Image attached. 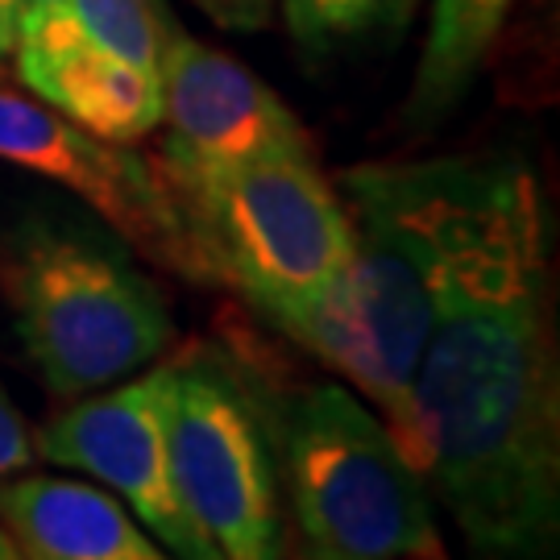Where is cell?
Instances as JSON below:
<instances>
[{
    "label": "cell",
    "instance_id": "6da1fadb",
    "mask_svg": "<svg viewBox=\"0 0 560 560\" xmlns=\"http://www.w3.org/2000/svg\"><path fill=\"white\" fill-rule=\"evenodd\" d=\"M465 540L536 560L560 527V399L536 179L494 162L448 258L436 324L390 432Z\"/></svg>",
    "mask_w": 560,
    "mask_h": 560
},
{
    "label": "cell",
    "instance_id": "7a4b0ae2",
    "mask_svg": "<svg viewBox=\"0 0 560 560\" xmlns=\"http://www.w3.org/2000/svg\"><path fill=\"white\" fill-rule=\"evenodd\" d=\"M490 171L486 159L353 166L340 179L353 258L320 303L282 324L287 337L353 382L390 432L407 420L448 258Z\"/></svg>",
    "mask_w": 560,
    "mask_h": 560
},
{
    "label": "cell",
    "instance_id": "3957f363",
    "mask_svg": "<svg viewBox=\"0 0 560 560\" xmlns=\"http://www.w3.org/2000/svg\"><path fill=\"white\" fill-rule=\"evenodd\" d=\"M203 282H224L282 328L353 258V224L312 145H279L200 175H162Z\"/></svg>",
    "mask_w": 560,
    "mask_h": 560
},
{
    "label": "cell",
    "instance_id": "277c9868",
    "mask_svg": "<svg viewBox=\"0 0 560 560\" xmlns=\"http://www.w3.org/2000/svg\"><path fill=\"white\" fill-rule=\"evenodd\" d=\"M295 515V540L316 560H423L444 544L428 486L402 460L390 428L332 382L303 386L266 416Z\"/></svg>",
    "mask_w": 560,
    "mask_h": 560
},
{
    "label": "cell",
    "instance_id": "5b68a950",
    "mask_svg": "<svg viewBox=\"0 0 560 560\" xmlns=\"http://www.w3.org/2000/svg\"><path fill=\"white\" fill-rule=\"evenodd\" d=\"M0 287L25 358L59 399L138 374L175 337L159 287L75 233L38 224L9 237Z\"/></svg>",
    "mask_w": 560,
    "mask_h": 560
},
{
    "label": "cell",
    "instance_id": "8992f818",
    "mask_svg": "<svg viewBox=\"0 0 560 560\" xmlns=\"http://www.w3.org/2000/svg\"><path fill=\"white\" fill-rule=\"evenodd\" d=\"M166 365V448L191 520L224 560H282L287 523L258 399L217 358Z\"/></svg>",
    "mask_w": 560,
    "mask_h": 560
},
{
    "label": "cell",
    "instance_id": "52a82bcc",
    "mask_svg": "<svg viewBox=\"0 0 560 560\" xmlns=\"http://www.w3.org/2000/svg\"><path fill=\"white\" fill-rule=\"evenodd\" d=\"M0 159L75 191L141 258L203 282L200 258L159 162L133 145L96 138L38 96L0 88Z\"/></svg>",
    "mask_w": 560,
    "mask_h": 560
},
{
    "label": "cell",
    "instance_id": "ba28073f",
    "mask_svg": "<svg viewBox=\"0 0 560 560\" xmlns=\"http://www.w3.org/2000/svg\"><path fill=\"white\" fill-rule=\"evenodd\" d=\"M166 378L171 365H159L108 395L80 399L34 432V453L104 481L171 557L224 560L175 486L166 448Z\"/></svg>",
    "mask_w": 560,
    "mask_h": 560
},
{
    "label": "cell",
    "instance_id": "9c48e42d",
    "mask_svg": "<svg viewBox=\"0 0 560 560\" xmlns=\"http://www.w3.org/2000/svg\"><path fill=\"white\" fill-rule=\"evenodd\" d=\"M162 175H200L279 145H312L282 96L233 55L171 21L162 42Z\"/></svg>",
    "mask_w": 560,
    "mask_h": 560
},
{
    "label": "cell",
    "instance_id": "30bf717a",
    "mask_svg": "<svg viewBox=\"0 0 560 560\" xmlns=\"http://www.w3.org/2000/svg\"><path fill=\"white\" fill-rule=\"evenodd\" d=\"M18 75L30 96L75 120L104 141L138 145L162 125V80L138 75L125 62L80 42L59 21H38L18 34Z\"/></svg>",
    "mask_w": 560,
    "mask_h": 560
},
{
    "label": "cell",
    "instance_id": "8fae6325",
    "mask_svg": "<svg viewBox=\"0 0 560 560\" xmlns=\"http://www.w3.org/2000/svg\"><path fill=\"white\" fill-rule=\"evenodd\" d=\"M0 527L21 560H179L92 481L0 478Z\"/></svg>",
    "mask_w": 560,
    "mask_h": 560
},
{
    "label": "cell",
    "instance_id": "7c38bea8",
    "mask_svg": "<svg viewBox=\"0 0 560 560\" xmlns=\"http://www.w3.org/2000/svg\"><path fill=\"white\" fill-rule=\"evenodd\" d=\"M515 0H432L420 67L407 92V117L436 120L481 75Z\"/></svg>",
    "mask_w": 560,
    "mask_h": 560
},
{
    "label": "cell",
    "instance_id": "4fadbf2b",
    "mask_svg": "<svg viewBox=\"0 0 560 560\" xmlns=\"http://www.w3.org/2000/svg\"><path fill=\"white\" fill-rule=\"evenodd\" d=\"M46 21H59L62 30L125 62L129 71L162 80V42L171 30L162 0H62L59 13Z\"/></svg>",
    "mask_w": 560,
    "mask_h": 560
},
{
    "label": "cell",
    "instance_id": "5bb4252c",
    "mask_svg": "<svg viewBox=\"0 0 560 560\" xmlns=\"http://www.w3.org/2000/svg\"><path fill=\"white\" fill-rule=\"evenodd\" d=\"M407 9L411 0H282L287 30L307 55H324L340 42L390 30L407 18Z\"/></svg>",
    "mask_w": 560,
    "mask_h": 560
},
{
    "label": "cell",
    "instance_id": "9a60e30c",
    "mask_svg": "<svg viewBox=\"0 0 560 560\" xmlns=\"http://www.w3.org/2000/svg\"><path fill=\"white\" fill-rule=\"evenodd\" d=\"M34 460H38V453H34V432H30L25 416L13 407V399L0 386V478L25 474Z\"/></svg>",
    "mask_w": 560,
    "mask_h": 560
},
{
    "label": "cell",
    "instance_id": "2e32d148",
    "mask_svg": "<svg viewBox=\"0 0 560 560\" xmlns=\"http://www.w3.org/2000/svg\"><path fill=\"white\" fill-rule=\"evenodd\" d=\"M203 18L221 30H241V34H258L275 18V0H191Z\"/></svg>",
    "mask_w": 560,
    "mask_h": 560
},
{
    "label": "cell",
    "instance_id": "e0dca14e",
    "mask_svg": "<svg viewBox=\"0 0 560 560\" xmlns=\"http://www.w3.org/2000/svg\"><path fill=\"white\" fill-rule=\"evenodd\" d=\"M4 9H9V18H13V42H18V34L34 30L38 21L55 18L62 9V0H4Z\"/></svg>",
    "mask_w": 560,
    "mask_h": 560
},
{
    "label": "cell",
    "instance_id": "ac0fdd59",
    "mask_svg": "<svg viewBox=\"0 0 560 560\" xmlns=\"http://www.w3.org/2000/svg\"><path fill=\"white\" fill-rule=\"evenodd\" d=\"M9 50H13V18H9V9L0 0V67L9 59Z\"/></svg>",
    "mask_w": 560,
    "mask_h": 560
},
{
    "label": "cell",
    "instance_id": "d6986e66",
    "mask_svg": "<svg viewBox=\"0 0 560 560\" xmlns=\"http://www.w3.org/2000/svg\"><path fill=\"white\" fill-rule=\"evenodd\" d=\"M282 560H316V557H312L295 536H287V552H282Z\"/></svg>",
    "mask_w": 560,
    "mask_h": 560
},
{
    "label": "cell",
    "instance_id": "ffe728a7",
    "mask_svg": "<svg viewBox=\"0 0 560 560\" xmlns=\"http://www.w3.org/2000/svg\"><path fill=\"white\" fill-rule=\"evenodd\" d=\"M0 560H21L18 548H13V544H9V536H4V527H0Z\"/></svg>",
    "mask_w": 560,
    "mask_h": 560
},
{
    "label": "cell",
    "instance_id": "44dd1931",
    "mask_svg": "<svg viewBox=\"0 0 560 560\" xmlns=\"http://www.w3.org/2000/svg\"><path fill=\"white\" fill-rule=\"evenodd\" d=\"M423 560H448V557H444V552H441V557H423Z\"/></svg>",
    "mask_w": 560,
    "mask_h": 560
}]
</instances>
